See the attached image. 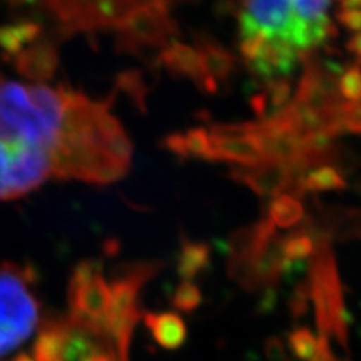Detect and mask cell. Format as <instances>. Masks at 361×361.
Here are the masks:
<instances>
[{
  "mask_svg": "<svg viewBox=\"0 0 361 361\" xmlns=\"http://www.w3.org/2000/svg\"><path fill=\"white\" fill-rule=\"evenodd\" d=\"M308 301L314 310L318 335L326 336L341 350H348V314L345 296L329 241L322 239L311 256L310 279L306 284Z\"/></svg>",
  "mask_w": 361,
  "mask_h": 361,
  "instance_id": "obj_5",
  "label": "cell"
},
{
  "mask_svg": "<svg viewBox=\"0 0 361 361\" xmlns=\"http://www.w3.org/2000/svg\"><path fill=\"white\" fill-rule=\"evenodd\" d=\"M338 92L343 101L358 102L361 101V66L355 64L346 69L338 79Z\"/></svg>",
  "mask_w": 361,
  "mask_h": 361,
  "instance_id": "obj_23",
  "label": "cell"
},
{
  "mask_svg": "<svg viewBox=\"0 0 361 361\" xmlns=\"http://www.w3.org/2000/svg\"><path fill=\"white\" fill-rule=\"evenodd\" d=\"M268 219L281 229H293L305 219V207L300 200L290 194H279L271 201Z\"/></svg>",
  "mask_w": 361,
  "mask_h": 361,
  "instance_id": "obj_21",
  "label": "cell"
},
{
  "mask_svg": "<svg viewBox=\"0 0 361 361\" xmlns=\"http://www.w3.org/2000/svg\"><path fill=\"white\" fill-rule=\"evenodd\" d=\"M211 137L213 161L236 162L241 168H251L266 161L258 142L252 137L251 123L213 124L207 129Z\"/></svg>",
  "mask_w": 361,
  "mask_h": 361,
  "instance_id": "obj_11",
  "label": "cell"
},
{
  "mask_svg": "<svg viewBox=\"0 0 361 361\" xmlns=\"http://www.w3.org/2000/svg\"><path fill=\"white\" fill-rule=\"evenodd\" d=\"M159 263H137L124 268L121 274L109 283L111 300L107 311L106 335L111 338L121 360L129 361V348L134 328L142 318L139 310V293L149 279L161 269Z\"/></svg>",
  "mask_w": 361,
  "mask_h": 361,
  "instance_id": "obj_6",
  "label": "cell"
},
{
  "mask_svg": "<svg viewBox=\"0 0 361 361\" xmlns=\"http://www.w3.org/2000/svg\"><path fill=\"white\" fill-rule=\"evenodd\" d=\"M300 51L290 42L281 39H266L256 61L250 64L263 78H278L293 71Z\"/></svg>",
  "mask_w": 361,
  "mask_h": 361,
  "instance_id": "obj_15",
  "label": "cell"
},
{
  "mask_svg": "<svg viewBox=\"0 0 361 361\" xmlns=\"http://www.w3.org/2000/svg\"><path fill=\"white\" fill-rule=\"evenodd\" d=\"M130 159L133 144L107 104L69 87L66 124L51 157L54 178L114 183L126 174Z\"/></svg>",
  "mask_w": 361,
  "mask_h": 361,
  "instance_id": "obj_1",
  "label": "cell"
},
{
  "mask_svg": "<svg viewBox=\"0 0 361 361\" xmlns=\"http://www.w3.org/2000/svg\"><path fill=\"white\" fill-rule=\"evenodd\" d=\"M11 361H35L34 360V356L32 355H27V353H20V355H17L16 358L13 360H11Z\"/></svg>",
  "mask_w": 361,
  "mask_h": 361,
  "instance_id": "obj_31",
  "label": "cell"
},
{
  "mask_svg": "<svg viewBox=\"0 0 361 361\" xmlns=\"http://www.w3.org/2000/svg\"><path fill=\"white\" fill-rule=\"evenodd\" d=\"M17 72L35 84L51 80L59 67V54L51 40H37L13 59Z\"/></svg>",
  "mask_w": 361,
  "mask_h": 361,
  "instance_id": "obj_14",
  "label": "cell"
},
{
  "mask_svg": "<svg viewBox=\"0 0 361 361\" xmlns=\"http://www.w3.org/2000/svg\"><path fill=\"white\" fill-rule=\"evenodd\" d=\"M343 11H361V0H341Z\"/></svg>",
  "mask_w": 361,
  "mask_h": 361,
  "instance_id": "obj_30",
  "label": "cell"
},
{
  "mask_svg": "<svg viewBox=\"0 0 361 361\" xmlns=\"http://www.w3.org/2000/svg\"><path fill=\"white\" fill-rule=\"evenodd\" d=\"M211 263V247L206 243L184 239L178 258V274L183 281H192Z\"/></svg>",
  "mask_w": 361,
  "mask_h": 361,
  "instance_id": "obj_20",
  "label": "cell"
},
{
  "mask_svg": "<svg viewBox=\"0 0 361 361\" xmlns=\"http://www.w3.org/2000/svg\"><path fill=\"white\" fill-rule=\"evenodd\" d=\"M146 0H44L62 35L117 29L135 7Z\"/></svg>",
  "mask_w": 361,
  "mask_h": 361,
  "instance_id": "obj_7",
  "label": "cell"
},
{
  "mask_svg": "<svg viewBox=\"0 0 361 361\" xmlns=\"http://www.w3.org/2000/svg\"><path fill=\"white\" fill-rule=\"evenodd\" d=\"M159 61L171 74L188 78L207 94H214L218 89V82L207 75L201 54L192 45L173 40L161 51Z\"/></svg>",
  "mask_w": 361,
  "mask_h": 361,
  "instance_id": "obj_13",
  "label": "cell"
},
{
  "mask_svg": "<svg viewBox=\"0 0 361 361\" xmlns=\"http://www.w3.org/2000/svg\"><path fill=\"white\" fill-rule=\"evenodd\" d=\"M171 0H146L137 6L117 25L119 45L124 52L142 54L168 45V39L176 32L171 19Z\"/></svg>",
  "mask_w": 361,
  "mask_h": 361,
  "instance_id": "obj_10",
  "label": "cell"
},
{
  "mask_svg": "<svg viewBox=\"0 0 361 361\" xmlns=\"http://www.w3.org/2000/svg\"><path fill=\"white\" fill-rule=\"evenodd\" d=\"M42 34V25L34 20H19L0 27V51L4 56L16 57L25 45L37 42Z\"/></svg>",
  "mask_w": 361,
  "mask_h": 361,
  "instance_id": "obj_19",
  "label": "cell"
},
{
  "mask_svg": "<svg viewBox=\"0 0 361 361\" xmlns=\"http://www.w3.org/2000/svg\"><path fill=\"white\" fill-rule=\"evenodd\" d=\"M291 90L293 87L288 80H274V82H271L268 94H264L268 107H271V109L276 112L281 109V107L286 106V104L290 102Z\"/></svg>",
  "mask_w": 361,
  "mask_h": 361,
  "instance_id": "obj_26",
  "label": "cell"
},
{
  "mask_svg": "<svg viewBox=\"0 0 361 361\" xmlns=\"http://www.w3.org/2000/svg\"><path fill=\"white\" fill-rule=\"evenodd\" d=\"M111 288L97 261H82L72 273L67 286V316L75 323L106 335Z\"/></svg>",
  "mask_w": 361,
  "mask_h": 361,
  "instance_id": "obj_9",
  "label": "cell"
},
{
  "mask_svg": "<svg viewBox=\"0 0 361 361\" xmlns=\"http://www.w3.org/2000/svg\"><path fill=\"white\" fill-rule=\"evenodd\" d=\"M173 303L179 311H194L201 305V290L192 281H183L176 288Z\"/></svg>",
  "mask_w": 361,
  "mask_h": 361,
  "instance_id": "obj_24",
  "label": "cell"
},
{
  "mask_svg": "<svg viewBox=\"0 0 361 361\" xmlns=\"http://www.w3.org/2000/svg\"><path fill=\"white\" fill-rule=\"evenodd\" d=\"M231 176L263 197H276L290 192L293 183L291 166L276 161H263L251 168L233 169Z\"/></svg>",
  "mask_w": 361,
  "mask_h": 361,
  "instance_id": "obj_12",
  "label": "cell"
},
{
  "mask_svg": "<svg viewBox=\"0 0 361 361\" xmlns=\"http://www.w3.org/2000/svg\"><path fill=\"white\" fill-rule=\"evenodd\" d=\"M194 47L201 54L207 75L213 78L216 82H223L233 74L234 67H236V59L218 40L201 35L196 39Z\"/></svg>",
  "mask_w": 361,
  "mask_h": 361,
  "instance_id": "obj_17",
  "label": "cell"
},
{
  "mask_svg": "<svg viewBox=\"0 0 361 361\" xmlns=\"http://www.w3.org/2000/svg\"><path fill=\"white\" fill-rule=\"evenodd\" d=\"M12 2H20V0H12Z\"/></svg>",
  "mask_w": 361,
  "mask_h": 361,
  "instance_id": "obj_32",
  "label": "cell"
},
{
  "mask_svg": "<svg viewBox=\"0 0 361 361\" xmlns=\"http://www.w3.org/2000/svg\"><path fill=\"white\" fill-rule=\"evenodd\" d=\"M166 147L180 157L213 161L211 156V137L207 129L192 128L188 133H176L166 137Z\"/></svg>",
  "mask_w": 361,
  "mask_h": 361,
  "instance_id": "obj_18",
  "label": "cell"
},
{
  "mask_svg": "<svg viewBox=\"0 0 361 361\" xmlns=\"http://www.w3.org/2000/svg\"><path fill=\"white\" fill-rule=\"evenodd\" d=\"M32 356L35 361H123L109 336L67 314H49L40 322Z\"/></svg>",
  "mask_w": 361,
  "mask_h": 361,
  "instance_id": "obj_4",
  "label": "cell"
},
{
  "mask_svg": "<svg viewBox=\"0 0 361 361\" xmlns=\"http://www.w3.org/2000/svg\"><path fill=\"white\" fill-rule=\"evenodd\" d=\"M144 324H146L152 338L161 348L178 350L188 340V328L184 319L176 311H164V313H144Z\"/></svg>",
  "mask_w": 361,
  "mask_h": 361,
  "instance_id": "obj_16",
  "label": "cell"
},
{
  "mask_svg": "<svg viewBox=\"0 0 361 361\" xmlns=\"http://www.w3.org/2000/svg\"><path fill=\"white\" fill-rule=\"evenodd\" d=\"M29 266L0 263V358L12 353L40 326V303Z\"/></svg>",
  "mask_w": 361,
  "mask_h": 361,
  "instance_id": "obj_3",
  "label": "cell"
},
{
  "mask_svg": "<svg viewBox=\"0 0 361 361\" xmlns=\"http://www.w3.org/2000/svg\"><path fill=\"white\" fill-rule=\"evenodd\" d=\"M306 361H345V360H341L340 356L336 355L335 348H333V343L324 336L322 345H319V348L316 350V353Z\"/></svg>",
  "mask_w": 361,
  "mask_h": 361,
  "instance_id": "obj_28",
  "label": "cell"
},
{
  "mask_svg": "<svg viewBox=\"0 0 361 361\" xmlns=\"http://www.w3.org/2000/svg\"><path fill=\"white\" fill-rule=\"evenodd\" d=\"M305 191L314 192H328V191H341L346 188V179L343 173L335 166L323 164L318 168L311 169L303 179Z\"/></svg>",
  "mask_w": 361,
  "mask_h": 361,
  "instance_id": "obj_22",
  "label": "cell"
},
{
  "mask_svg": "<svg viewBox=\"0 0 361 361\" xmlns=\"http://www.w3.org/2000/svg\"><path fill=\"white\" fill-rule=\"evenodd\" d=\"M51 176L52 166L47 154L0 135V201L25 196Z\"/></svg>",
  "mask_w": 361,
  "mask_h": 361,
  "instance_id": "obj_8",
  "label": "cell"
},
{
  "mask_svg": "<svg viewBox=\"0 0 361 361\" xmlns=\"http://www.w3.org/2000/svg\"><path fill=\"white\" fill-rule=\"evenodd\" d=\"M117 87H119L123 92L129 94L134 101H137L141 104V107L144 106V97H146V85H144V80L141 78V74L135 71H129V72H123L121 74L119 80H117Z\"/></svg>",
  "mask_w": 361,
  "mask_h": 361,
  "instance_id": "obj_25",
  "label": "cell"
},
{
  "mask_svg": "<svg viewBox=\"0 0 361 361\" xmlns=\"http://www.w3.org/2000/svg\"><path fill=\"white\" fill-rule=\"evenodd\" d=\"M67 90L66 85L51 87L0 78V135L25 142L51 159L66 124Z\"/></svg>",
  "mask_w": 361,
  "mask_h": 361,
  "instance_id": "obj_2",
  "label": "cell"
},
{
  "mask_svg": "<svg viewBox=\"0 0 361 361\" xmlns=\"http://www.w3.org/2000/svg\"><path fill=\"white\" fill-rule=\"evenodd\" d=\"M336 19L343 27H346L348 30L353 32H361V11H343L336 13Z\"/></svg>",
  "mask_w": 361,
  "mask_h": 361,
  "instance_id": "obj_27",
  "label": "cell"
},
{
  "mask_svg": "<svg viewBox=\"0 0 361 361\" xmlns=\"http://www.w3.org/2000/svg\"><path fill=\"white\" fill-rule=\"evenodd\" d=\"M348 51L353 54L356 57V64L361 66V32H356L355 35H351V39L346 44Z\"/></svg>",
  "mask_w": 361,
  "mask_h": 361,
  "instance_id": "obj_29",
  "label": "cell"
}]
</instances>
